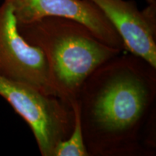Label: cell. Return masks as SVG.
Returning a JSON list of instances; mask_svg holds the SVG:
<instances>
[{"instance_id": "obj_6", "label": "cell", "mask_w": 156, "mask_h": 156, "mask_svg": "<svg viewBox=\"0 0 156 156\" xmlns=\"http://www.w3.org/2000/svg\"><path fill=\"white\" fill-rule=\"evenodd\" d=\"M90 1L110 21L126 50L156 67V2L140 10L134 1Z\"/></svg>"}, {"instance_id": "obj_1", "label": "cell", "mask_w": 156, "mask_h": 156, "mask_svg": "<svg viewBox=\"0 0 156 156\" xmlns=\"http://www.w3.org/2000/svg\"><path fill=\"white\" fill-rule=\"evenodd\" d=\"M77 103L90 156H153L156 153V67L122 52L99 66Z\"/></svg>"}, {"instance_id": "obj_8", "label": "cell", "mask_w": 156, "mask_h": 156, "mask_svg": "<svg viewBox=\"0 0 156 156\" xmlns=\"http://www.w3.org/2000/svg\"><path fill=\"white\" fill-rule=\"evenodd\" d=\"M146 2L147 3V5H150V4H153L156 2L155 0H145Z\"/></svg>"}, {"instance_id": "obj_7", "label": "cell", "mask_w": 156, "mask_h": 156, "mask_svg": "<svg viewBox=\"0 0 156 156\" xmlns=\"http://www.w3.org/2000/svg\"><path fill=\"white\" fill-rule=\"evenodd\" d=\"M72 108L75 114L73 132L67 139L58 144L54 150V156H90L84 140L77 103H73Z\"/></svg>"}, {"instance_id": "obj_5", "label": "cell", "mask_w": 156, "mask_h": 156, "mask_svg": "<svg viewBox=\"0 0 156 156\" xmlns=\"http://www.w3.org/2000/svg\"><path fill=\"white\" fill-rule=\"evenodd\" d=\"M17 23H28L44 17L69 19L90 29L105 44L124 51V42L108 18L90 0H12Z\"/></svg>"}, {"instance_id": "obj_2", "label": "cell", "mask_w": 156, "mask_h": 156, "mask_svg": "<svg viewBox=\"0 0 156 156\" xmlns=\"http://www.w3.org/2000/svg\"><path fill=\"white\" fill-rule=\"evenodd\" d=\"M25 41L44 54L51 79L58 98L69 106L94 70L123 51L105 44L81 23L47 17L17 23Z\"/></svg>"}, {"instance_id": "obj_4", "label": "cell", "mask_w": 156, "mask_h": 156, "mask_svg": "<svg viewBox=\"0 0 156 156\" xmlns=\"http://www.w3.org/2000/svg\"><path fill=\"white\" fill-rule=\"evenodd\" d=\"M0 76L58 97L44 54L20 34L12 0L0 5Z\"/></svg>"}, {"instance_id": "obj_3", "label": "cell", "mask_w": 156, "mask_h": 156, "mask_svg": "<svg viewBox=\"0 0 156 156\" xmlns=\"http://www.w3.org/2000/svg\"><path fill=\"white\" fill-rule=\"evenodd\" d=\"M0 96L8 102L30 126L43 156L54 150L73 132L75 114L71 106L28 84L0 76Z\"/></svg>"}]
</instances>
